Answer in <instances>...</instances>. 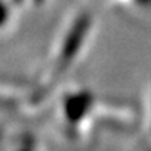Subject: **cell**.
<instances>
[{
	"mask_svg": "<svg viewBox=\"0 0 151 151\" xmlns=\"http://www.w3.org/2000/svg\"><path fill=\"white\" fill-rule=\"evenodd\" d=\"M16 21L15 0H0V34L9 31Z\"/></svg>",
	"mask_w": 151,
	"mask_h": 151,
	"instance_id": "cell-3",
	"label": "cell"
},
{
	"mask_svg": "<svg viewBox=\"0 0 151 151\" xmlns=\"http://www.w3.org/2000/svg\"><path fill=\"white\" fill-rule=\"evenodd\" d=\"M141 151H151V96L148 100V109L144 117V138Z\"/></svg>",
	"mask_w": 151,
	"mask_h": 151,
	"instance_id": "cell-4",
	"label": "cell"
},
{
	"mask_svg": "<svg viewBox=\"0 0 151 151\" xmlns=\"http://www.w3.org/2000/svg\"><path fill=\"white\" fill-rule=\"evenodd\" d=\"M96 29V19L91 12L72 15L56 34L50 47L47 63L35 85L37 100H43L60 81L75 69L88 50Z\"/></svg>",
	"mask_w": 151,
	"mask_h": 151,
	"instance_id": "cell-1",
	"label": "cell"
},
{
	"mask_svg": "<svg viewBox=\"0 0 151 151\" xmlns=\"http://www.w3.org/2000/svg\"><path fill=\"white\" fill-rule=\"evenodd\" d=\"M114 106H106L104 100L90 88H70L60 93L56 103V119L60 131L70 139H85L90 132L94 131L91 126L104 119V114L113 111Z\"/></svg>",
	"mask_w": 151,
	"mask_h": 151,
	"instance_id": "cell-2",
	"label": "cell"
}]
</instances>
